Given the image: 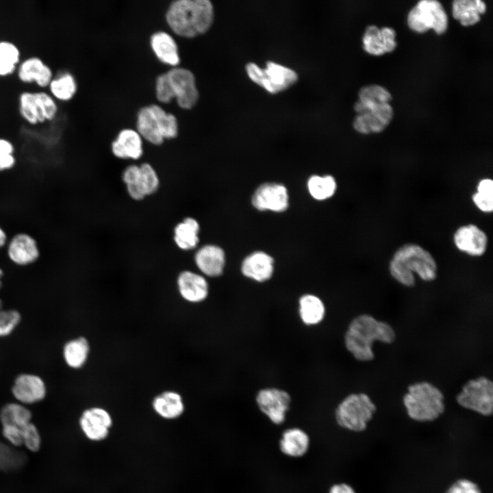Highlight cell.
<instances>
[{
	"label": "cell",
	"mask_w": 493,
	"mask_h": 493,
	"mask_svg": "<svg viewBox=\"0 0 493 493\" xmlns=\"http://www.w3.org/2000/svg\"><path fill=\"white\" fill-rule=\"evenodd\" d=\"M396 331L388 322L377 319L369 314H361L349 323L344 333V346L353 357L359 362L372 361L375 342L392 344L396 340Z\"/></svg>",
	"instance_id": "1"
},
{
	"label": "cell",
	"mask_w": 493,
	"mask_h": 493,
	"mask_svg": "<svg viewBox=\"0 0 493 493\" xmlns=\"http://www.w3.org/2000/svg\"><path fill=\"white\" fill-rule=\"evenodd\" d=\"M388 270L399 283L412 288L416 284V275L424 281H434L438 276V264L428 250L409 242L396 250L390 260Z\"/></svg>",
	"instance_id": "2"
},
{
	"label": "cell",
	"mask_w": 493,
	"mask_h": 493,
	"mask_svg": "<svg viewBox=\"0 0 493 493\" xmlns=\"http://www.w3.org/2000/svg\"><path fill=\"white\" fill-rule=\"evenodd\" d=\"M392 97L383 87L370 85L362 88L359 99L355 104L357 116L353 122L355 129L363 134L382 131L393 116L390 104Z\"/></svg>",
	"instance_id": "3"
},
{
	"label": "cell",
	"mask_w": 493,
	"mask_h": 493,
	"mask_svg": "<svg viewBox=\"0 0 493 493\" xmlns=\"http://www.w3.org/2000/svg\"><path fill=\"white\" fill-rule=\"evenodd\" d=\"M214 20V8L208 0L173 1L166 12V21L178 36L193 38L205 33Z\"/></svg>",
	"instance_id": "4"
},
{
	"label": "cell",
	"mask_w": 493,
	"mask_h": 493,
	"mask_svg": "<svg viewBox=\"0 0 493 493\" xmlns=\"http://www.w3.org/2000/svg\"><path fill=\"white\" fill-rule=\"evenodd\" d=\"M402 402L407 415L416 422H433L445 411L443 392L427 381L409 384L403 396Z\"/></svg>",
	"instance_id": "5"
},
{
	"label": "cell",
	"mask_w": 493,
	"mask_h": 493,
	"mask_svg": "<svg viewBox=\"0 0 493 493\" xmlns=\"http://www.w3.org/2000/svg\"><path fill=\"white\" fill-rule=\"evenodd\" d=\"M137 129L142 138L155 145L165 139L175 138L178 134L176 117L157 105L142 108L137 115Z\"/></svg>",
	"instance_id": "6"
},
{
	"label": "cell",
	"mask_w": 493,
	"mask_h": 493,
	"mask_svg": "<svg viewBox=\"0 0 493 493\" xmlns=\"http://www.w3.org/2000/svg\"><path fill=\"white\" fill-rule=\"evenodd\" d=\"M377 412V406L366 393H352L337 406L335 419L338 425L351 431L362 432Z\"/></svg>",
	"instance_id": "7"
},
{
	"label": "cell",
	"mask_w": 493,
	"mask_h": 493,
	"mask_svg": "<svg viewBox=\"0 0 493 493\" xmlns=\"http://www.w3.org/2000/svg\"><path fill=\"white\" fill-rule=\"evenodd\" d=\"M462 407L483 416L493 412V382L485 376H479L467 381L455 396Z\"/></svg>",
	"instance_id": "8"
},
{
	"label": "cell",
	"mask_w": 493,
	"mask_h": 493,
	"mask_svg": "<svg viewBox=\"0 0 493 493\" xmlns=\"http://www.w3.org/2000/svg\"><path fill=\"white\" fill-rule=\"evenodd\" d=\"M246 70L253 82L272 94L287 89L298 79L293 70L273 62H268L264 68L251 62L246 64Z\"/></svg>",
	"instance_id": "9"
},
{
	"label": "cell",
	"mask_w": 493,
	"mask_h": 493,
	"mask_svg": "<svg viewBox=\"0 0 493 493\" xmlns=\"http://www.w3.org/2000/svg\"><path fill=\"white\" fill-rule=\"evenodd\" d=\"M18 111L21 117L30 125L53 120L58 112L53 97L43 91H25L18 97Z\"/></svg>",
	"instance_id": "10"
},
{
	"label": "cell",
	"mask_w": 493,
	"mask_h": 493,
	"mask_svg": "<svg viewBox=\"0 0 493 493\" xmlns=\"http://www.w3.org/2000/svg\"><path fill=\"white\" fill-rule=\"evenodd\" d=\"M407 23L413 31L423 33L433 29L438 34L444 33L448 26L447 15L438 1H419L409 12Z\"/></svg>",
	"instance_id": "11"
},
{
	"label": "cell",
	"mask_w": 493,
	"mask_h": 493,
	"mask_svg": "<svg viewBox=\"0 0 493 493\" xmlns=\"http://www.w3.org/2000/svg\"><path fill=\"white\" fill-rule=\"evenodd\" d=\"M173 99L184 109L193 108L199 99L194 75L188 69L175 67L166 73Z\"/></svg>",
	"instance_id": "12"
},
{
	"label": "cell",
	"mask_w": 493,
	"mask_h": 493,
	"mask_svg": "<svg viewBox=\"0 0 493 493\" xmlns=\"http://www.w3.org/2000/svg\"><path fill=\"white\" fill-rule=\"evenodd\" d=\"M113 425L111 414L105 408L94 406L84 409L79 418V428L84 436L92 442L108 438Z\"/></svg>",
	"instance_id": "13"
},
{
	"label": "cell",
	"mask_w": 493,
	"mask_h": 493,
	"mask_svg": "<svg viewBox=\"0 0 493 493\" xmlns=\"http://www.w3.org/2000/svg\"><path fill=\"white\" fill-rule=\"evenodd\" d=\"M251 203L260 211L283 212L289 206L288 191L281 184L264 183L259 186L253 192Z\"/></svg>",
	"instance_id": "14"
},
{
	"label": "cell",
	"mask_w": 493,
	"mask_h": 493,
	"mask_svg": "<svg viewBox=\"0 0 493 493\" xmlns=\"http://www.w3.org/2000/svg\"><path fill=\"white\" fill-rule=\"evenodd\" d=\"M255 401L260 410L275 425H281L286 420L291 398L285 390L268 388L258 391Z\"/></svg>",
	"instance_id": "15"
},
{
	"label": "cell",
	"mask_w": 493,
	"mask_h": 493,
	"mask_svg": "<svg viewBox=\"0 0 493 493\" xmlns=\"http://www.w3.org/2000/svg\"><path fill=\"white\" fill-rule=\"evenodd\" d=\"M11 392L16 402L27 406L43 401L47 388L45 380L38 375L23 372L14 378Z\"/></svg>",
	"instance_id": "16"
},
{
	"label": "cell",
	"mask_w": 493,
	"mask_h": 493,
	"mask_svg": "<svg viewBox=\"0 0 493 493\" xmlns=\"http://www.w3.org/2000/svg\"><path fill=\"white\" fill-rule=\"evenodd\" d=\"M453 242L461 252L470 256H482L487 250L488 238L485 232L475 224L459 226L455 231Z\"/></svg>",
	"instance_id": "17"
},
{
	"label": "cell",
	"mask_w": 493,
	"mask_h": 493,
	"mask_svg": "<svg viewBox=\"0 0 493 493\" xmlns=\"http://www.w3.org/2000/svg\"><path fill=\"white\" fill-rule=\"evenodd\" d=\"M177 287L180 296L190 303H201L209 294V283L205 277L189 270L179 274Z\"/></svg>",
	"instance_id": "18"
},
{
	"label": "cell",
	"mask_w": 493,
	"mask_h": 493,
	"mask_svg": "<svg viewBox=\"0 0 493 493\" xmlns=\"http://www.w3.org/2000/svg\"><path fill=\"white\" fill-rule=\"evenodd\" d=\"M194 262L203 276L217 277L224 271L226 263L225 253L218 245L205 244L195 253Z\"/></svg>",
	"instance_id": "19"
},
{
	"label": "cell",
	"mask_w": 493,
	"mask_h": 493,
	"mask_svg": "<svg viewBox=\"0 0 493 493\" xmlns=\"http://www.w3.org/2000/svg\"><path fill=\"white\" fill-rule=\"evenodd\" d=\"M240 270L244 277L262 283L272 277L275 261L271 255L264 251H254L242 260Z\"/></svg>",
	"instance_id": "20"
},
{
	"label": "cell",
	"mask_w": 493,
	"mask_h": 493,
	"mask_svg": "<svg viewBox=\"0 0 493 493\" xmlns=\"http://www.w3.org/2000/svg\"><path fill=\"white\" fill-rule=\"evenodd\" d=\"M16 70L21 81L26 84L34 82L40 88L48 87L53 77L50 66L37 56L26 58L19 64Z\"/></svg>",
	"instance_id": "21"
},
{
	"label": "cell",
	"mask_w": 493,
	"mask_h": 493,
	"mask_svg": "<svg viewBox=\"0 0 493 493\" xmlns=\"http://www.w3.org/2000/svg\"><path fill=\"white\" fill-rule=\"evenodd\" d=\"M395 31L390 27L379 29L377 26H368L363 36L364 50L375 55H383L392 51L396 46Z\"/></svg>",
	"instance_id": "22"
},
{
	"label": "cell",
	"mask_w": 493,
	"mask_h": 493,
	"mask_svg": "<svg viewBox=\"0 0 493 493\" xmlns=\"http://www.w3.org/2000/svg\"><path fill=\"white\" fill-rule=\"evenodd\" d=\"M151 407L160 418L173 420L180 418L185 412V403L180 393L175 390H165L152 400Z\"/></svg>",
	"instance_id": "23"
},
{
	"label": "cell",
	"mask_w": 493,
	"mask_h": 493,
	"mask_svg": "<svg viewBox=\"0 0 493 493\" xmlns=\"http://www.w3.org/2000/svg\"><path fill=\"white\" fill-rule=\"evenodd\" d=\"M114 156L124 160H138L142 155V139L138 132L131 129L121 130L112 143Z\"/></svg>",
	"instance_id": "24"
},
{
	"label": "cell",
	"mask_w": 493,
	"mask_h": 493,
	"mask_svg": "<svg viewBox=\"0 0 493 493\" xmlns=\"http://www.w3.org/2000/svg\"><path fill=\"white\" fill-rule=\"evenodd\" d=\"M8 254L14 263L25 266L38 259L39 251L36 240L31 236L26 233H18L10 241Z\"/></svg>",
	"instance_id": "25"
},
{
	"label": "cell",
	"mask_w": 493,
	"mask_h": 493,
	"mask_svg": "<svg viewBox=\"0 0 493 493\" xmlns=\"http://www.w3.org/2000/svg\"><path fill=\"white\" fill-rule=\"evenodd\" d=\"M150 45L160 62L173 66L179 64L180 58L177 45L170 34L165 31L154 33L151 37Z\"/></svg>",
	"instance_id": "26"
},
{
	"label": "cell",
	"mask_w": 493,
	"mask_h": 493,
	"mask_svg": "<svg viewBox=\"0 0 493 493\" xmlns=\"http://www.w3.org/2000/svg\"><path fill=\"white\" fill-rule=\"evenodd\" d=\"M309 438L300 428L293 427L285 430L279 441L280 451L291 457L303 456L308 451Z\"/></svg>",
	"instance_id": "27"
},
{
	"label": "cell",
	"mask_w": 493,
	"mask_h": 493,
	"mask_svg": "<svg viewBox=\"0 0 493 493\" xmlns=\"http://www.w3.org/2000/svg\"><path fill=\"white\" fill-rule=\"evenodd\" d=\"M90 351L88 340L79 336L68 340L62 348V357L65 364L72 369H79L86 364Z\"/></svg>",
	"instance_id": "28"
},
{
	"label": "cell",
	"mask_w": 493,
	"mask_h": 493,
	"mask_svg": "<svg viewBox=\"0 0 493 493\" xmlns=\"http://www.w3.org/2000/svg\"><path fill=\"white\" fill-rule=\"evenodd\" d=\"M199 223L195 218H184L174 229V241L176 245L183 251L194 249L199 242Z\"/></svg>",
	"instance_id": "29"
},
{
	"label": "cell",
	"mask_w": 493,
	"mask_h": 493,
	"mask_svg": "<svg viewBox=\"0 0 493 493\" xmlns=\"http://www.w3.org/2000/svg\"><path fill=\"white\" fill-rule=\"evenodd\" d=\"M299 314L305 325H317L325 317V306L318 296L312 294H305L299 298Z\"/></svg>",
	"instance_id": "30"
},
{
	"label": "cell",
	"mask_w": 493,
	"mask_h": 493,
	"mask_svg": "<svg viewBox=\"0 0 493 493\" xmlns=\"http://www.w3.org/2000/svg\"><path fill=\"white\" fill-rule=\"evenodd\" d=\"M485 9L481 0H456L453 3V16L464 26L472 25L480 20Z\"/></svg>",
	"instance_id": "31"
},
{
	"label": "cell",
	"mask_w": 493,
	"mask_h": 493,
	"mask_svg": "<svg viewBox=\"0 0 493 493\" xmlns=\"http://www.w3.org/2000/svg\"><path fill=\"white\" fill-rule=\"evenodd\" d=\"M32 413L27 405L18 402H10L0 409L1 425H14L23 427L31 422Z\"/></svg>",
	"instance_id": "32"
},
{
	"label": "cell",
	"mask_w": 493,
	"mask_h": 493,
	"mask_svg": "<svg viewBox=\"0 0 493 493\" xmlns=\"http://www.w3.org/2000/svg\"><path fill=\"white\" fill-rule=\"evenodd\" d=\"M336 179L331 175H314L307 182L308 192L316 201H322L331 198L337 190Z\"/></svg>",
	"instance_id": "33"
},
{
	"label": "cell",
	"mask_w": 493,
	"mask_h": 493,
	"mask_svg": "<svg viewBox=\"0 0 493 493\" xmlns=\"http://www.w3.org/2000/svg\"><path fill=\"white\" fill-rule=\"evenodd\" d=\"M48 87L53 99L64 102L71 100L77 90L76 79L69 72L53 77Z\"/></svg>",
	"instance_id": "34"
},
{
	"label": "cell",
	"mask_w": 493,
	"mask_h": 493,
	"mask_svg": "<svg viewBox=\"0 0 493 493\" xmlns=\"http://www.w3.org/2000/svg\"><path fill=\"white\" fill-rule=\"evenodd\" d=\"M26 459L23 452L0 440V471L17 470L24 466Z\"/></svg>",
	"instance_id": "35"
},
{
	"label": "cell",
	"mask_w": 493,
	"mask_h": 493,
	"mask_svg": "<svg viewBox=\"0 0 493 493\" xmlns=\"http://www.w3.org/2000/svg\"><path fill=\"white\" fill-rule=\"evenodd\" d=\"M475 206L484 213L493 210V181L490 178H483L477 184V190L472 195Z\"/></svg>",
	"instance_id": "36"
},
{
	"label": "cell",
	"mask_w": 493,
	"mask_h": 493,
	"mask_svg": "<svg viewBox=\"0 0 493 493\" xmlns=\"http://www.w3.org/2000/svg\"><path fill=\"white\" fill-rule=\"evenodd\" d=\"M139 188L144 197L155 193L160 186V179L155 168L149 163L139 165Z\"/></svg>",
	"instance_id": "37"
},
{
	"label": "cell",
	"mask_w": 493,
	"mask_h": 493,
	"mask_svg": "<svg viewBox=\"0 0 493 493\" xmlns=\"http://www.w3.org/2000/svg\"><path fill=\"white\" fill-rule=\"evenodd\" d=\"M21 319V314L17 309L4 308L0 299V338L11 335L19 325Z\"/></svg>",
	"instance_id": "38"
},
{
	"label": "cell",
	"mask_w": 493,
	"mask_h": 493,
	"mask_svg": "<svg viewBox=\"0 0 493 493\" xmlns=\"http://www.w3.org/2000/svg\"><path fill=\"white\" fill-rule=\"evenodd\" d=\"M139 173V166L131 164L124 170L122 175L129 197L136 201H140L144 198L138 186Z\"/></svg>",
	"instance_id": "39"
},
{
	"label": "cell",
	"mask_w": 493,
	"mask_h": 493,
	"mask_svg": "<svg viewBox=\"0 0 493 493\" xmlns=\"http://www.w3.org/2000/svg\"><path fill=\"white\" fill-rule=\"evenodd\" d=\"M23 445L32 453L38 452L41 447L42 439L38 427L32 422L22 428Z\"/></svg>",
	"instance_id": "40"
},
{
	"label": "cell",
	"mask_w": 493,
	"mask_h": 493,
	"mask_svg": "<svg viewBox=\"0 0 493 493\" xmlns=\"http://www.w3.org/2000/svg\"><path fill=\"white\" fill-rule=\"evenodd\" d=\"M0 60L17 66L21 61V51L16 44L8 40H0Z\"/></svg>",
	"instance_id": "41"
},
{
	"label": "cell",
	"mask_w": 493,
	"mask_h": 493,
	"mask_svg": "<svg viewBox=\"0 0 493 493\" xmlns=\"http://www.w3.org/2000/svg\"><path fill=\"white\" fill-rule=\"evenodd\" d=\"M14 146L5 139L0 138V171L11 168L15 164Z\"/></svg>",
	"instance_id": "42"
},
{
	"label": "cell",
	"mask_w": 493,
	"mask_h": 493,
	"mask_svg": "<svg viewBox=\"0 0 493 493\" xmlns=\"http://www.w3.org/2000/svg\"><path fill=\"white\" fill-rule=\"evenodd\" d=\"M445 493H482L479 486L468 479H459L454 481Z\"/></svg>",
	"instance_id": "43"
},
{
	"label": "cell",
	"mask_w": 493,
	"mask_h": 493,
	"mask_svg": "<svg viewBox=\"0 0 493 493\" xmlns=\"http://www.w3.org/2000/svg\"><path fill=\"white\" fill-rule=\"evenodd\" d=\"M3 437L11 446L17 448L23 445L22 428L14 425H1Z\"/></svg>",
	"instance_id": "44"
},
{
	"label": "cell",
	"mask_w": 493,
	"mask_h": 493,
	"mask_svg": "<svg viewBox=\"0 0 493 493\" xmlns=\"http://www.w3.org/2000/svg\"><path fill=\"white\" fill-rule=\"evenodd\" d=\"M329 493H356L353 487L345 483H336L333 485Z\"/></svg>",
	"instance_id": "45"
},
{
	"label": "cell",
	"mask_w": 493,
	"mask_h": 493,
	"mask_svg": "<svg viewBox=\"0 0 493 493\" xmlns=\"http://www.w3.org/2000/svg\"><path fill=\"white\" fill-rule=\"evenodd\" d=\"M17 69V66L0 60V77H6L13 74Z\"/></svg>",
	"instance_id": "46"
},
{
	"label": "cell",
	"mask_w": 493,
	"mask_h": 493,
	"mask_svg": "<svg viewBox=\"0 0 493 493\" xmlns=\"http://www.w3.org/2000/svg\"><path fill=\"white\" fill-rule=\"evenodd\" d=\"M6 241V234L0 227V248L3 246Z\"/></svg>",
	"instance_id": "47"
},
{
	"label": "cell",
	"mask_w": 493,
	"mask_h": 493,
	"mask_svg": "<svg viewBox=\"0 0 493 493\" xmlns=\"http://www.w3.org/2000/svg\"><path fill=\"white\" fill-rule=\"evenodd\" d=\"M3 276V272L2 269L0 268V288H1V286H2L1 278Z\"/></svg>",
	"instance_id": "48"
}]
</instances>
